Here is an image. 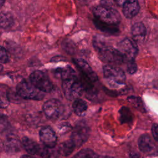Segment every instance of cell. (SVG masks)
Instances as JSON below:
<instances>
[{
	"mask_svg": "<svg viewBox=\"0 0 158 158\" xmlns=\"http://www.w3.org/2000/svg\"><path fill=\"white\" fill-rule=\"evenodd\" d=\"M7 106V102L4 99L0 98V108H5Z\"/></svg>",
	"mask_w": 158,
	"mask_h": 158,
	"instance_id": "28",
	"label": "cell"
},
{
	"mask_svg": "<svg viewBox=\"0 0 158 158\" xmlns=\"http://www.w3.org/2000/svg\"><path fill=\"white\" fill-rule=\"evenodd\" d=\"M14 23V19L11 14L7 12H0V27L8 28Z\"/></svg>",
	"mask_w": 158,
	"mask_h": 158,
	"instance_id": "21",
	"label": "cell"
},
{
	"mask_svg": "<svg viewBox=\"0 0 158 158\" xmlns=\"http://www.w3.org/2000/svg\"><path fill=\"white\" fill-rule=\"evenodd\" d=\"M5 0H0V8L2 7V6L3 5L4 2Z\"/></svg>",
	"mask_w": 158,
	"mask_h": 158,
	"instance_id": "30",
	"label": "cell"
},
{
	"mask_svg": "<svg viewBox=\"0 0 158 158\" xmlns=\"http://www.w3.org/2000/svg\"><path fill=\"white\" fill-rule=\"evenodd\" d=\"M4 148L7 152H16L20 150V143L14 136H8L4 143Z\"/></svg>",
	"mask_w": 158,
	"mask_h": 158,
	"instance_id": "16",
	"label": "cell"
},
{
	"mask_svg": "<svg viewBox=\"0 0 158 158\" xmlns=\"http://www.w3.org/2000/svg\"><path fill=\"white\" fill-rule=\"evenodd\" d=\"M127 62V72L130 74H133L134 73H135L137 70V65L135 62V60H129Z\"/></svg>",
	"mask_w": 158,
	"mask_h": 158,
	"instance_id": "26",
	"label": "cell"
},
{
	"mask_svg": "<svg viewBox=\"0 0 158 158\" xmlns=\"http://www.w3.org/2000/svg\"><path fill=\"white\" fill-rule=\"evenodd\" d=\"M128 101L136 109H138L141 112H145V107L144 106V103L143 101L141 99V98L131 96L128 98Z\"/></svg>",
	"mask_w": 158,
	"mask_h": 158,
	"instance_id": "22",
	"label": "cell"
},
{
	"mask_svg": "<svg viewBox=\"0 0 158 158\" xmlns=\"http://www.w3.org/2000/svg\"><path fill=\"white\" fill-rule=\"evenodd\" d=\"M151 131H152L153 138L155 139V141L157 142V123H154L152 125Z\"/></svg>",
	"mask_w": 158,
	"mask_h": 158,
	"instance_id": "27",
	"label": "cell"
},
{
	"mask_svg": "<svg viewBox=\"0 0 158 158\" xmlns=\"http://www.w3.org/2000/svg\"><path fill=\"white\" fill-rule=\"evenodd\" d=\"M94 46L102 61L112 65L120 64L124 62L123 57L118 49L107 46L101 39H94Z\"/></svg>",
	"mask_w": 158,
	"mask_h": 158,
	"instance_id": "1",
	"label": "cell"
},
{
	"mask_svg": "<svg viewBox=\"0 0 158 158\" xmlns=\"http://www.w3.org/2000/svg\"><path fill=\"white\" fill-rule=\"evenodd\" d=\"M119 112V120L122 123H131L133 120V115L129 108L123 106L120 108Z\"/></svg>",
	"mask_w": 158,
	"mask_h": 158,
	"instance_id": "19",
	"label": "cell"
},
{
	"mask_svg": "<svg viewBox=\"0 0 158 158\" xmlns=\"http://www.w3.org/2000/svg\"><path fill=\"white\" fill-rule=\"evenodd\" d=\"M131 35L134 41H143L146 35V29L144 25L141 22L134 23L131 27Z\"/></svg>",
	"mask_w": 158,
	"mask_h": 158,
	"instance_id": "15",
	"label": "cell"
},
{
	"mask_svg": "<svg viewBox=\"0 0 158 158\" xmlns=\"http://www.w3.org/2000/svg\"><path fill=\"white\" fill-rule=\"evenodd\" d=\"M126 0H114V1L119 6H122Z\"/></svg>",
	"mask_w": 158,
	"mask_h": 158,
	"instance_id": "29",
	"label": "cell"
},
{
	"mask_svg": "<svg viewBox=\"0 0 158 158\" xmlns=\"http://www.w3.org/2000/svg\"><path fill=\"white\" fill-rule=\"evenodd\" d=\"M138 146L141 152L148 154L157 153V148L149 135H142L138 139Z\"/></svg>",
	"mask_w": 158,
	"mask_h": 158,
	"instance_id": "12",
	"label": "cell"
},
{
	"mask_svg": "<svg viewBox=\"0 0 158 158\" xmlns=\"http://www.w3.org/2000/svg\"><path fill=\"white\" fill-rule=\"evenodd\" d=\"M16 90L17 94L23 99L41 100L44 97V92L35 86L30 81L22 80L17 85Z\"/></svg>",
	"mask_w": 158,
	"mask_h": 158,
	"instance_id": "5",
	"label": "cell"
},
{
	"mask_svg": "<svg viewBox=\"0 0 158 158\" xmlns=\"http://www.w3.org/2000/svg\"><path fill=\"white\" fill-rule=\"evenodd\" d=\"M30 81L35 86L44 93H49L53 88L52 83L48 75L40 70L34 71L31 73Z\"/></svg>",
	"mask_w": 158,
	"mask_h": 158,
	"instance_id": "6",
	"label": "cell"
},
{
	"mask_svg": "<svg viewBox=\"0 0 158 158\" xmlns=\"http://www.w3.org/2000/svg\"><path fill=\"white\" fill-rule=\"evenodd\" d=\"M43 109L48 118L56 119L62 114L64 107L60 101L56 99H51L44 102Z\"/></svg>",
	"mask_w": 158,
	"mask_h": 158,
	"instance_id": "9",
	"label": "cell"
},
{
	"mask_svg": "<svg viewBox=\"0 0 158 158\" xmlns=\"http://www.w3.org/2000/svg\"><path fill=\"white\" fill-rule=\"evenodd\" d=\"M75 146L73 141L70 139L65 141L60 144L59 147V154L63 156H67L72 153Z\"/></svg>",
	"mask_w": 158,
	"mask_h": 158,
	"instance_id": "20",
	"label": "cell"
},
{
	"mask_svg": "<svg viewBox=\"0 0 158 158\" xmlns=\"http://www.w3.org/2000/svg\"><path fill=\"white\" fill-rule=\"evenodd\" d=\"M103 73L107 83L112 87H117L125 83L126 77L124 72L115 65L110 64L104 65Z\"/></svg>",
	"mask_w": 158,
	"mask_h": 158,
	"instance_id": "3",
	"label": "cell"
},
{
	"mask_svg": "<svg viewBox=\"0 0 158 158\" xmlns=\"http://www.w3.org/2000/svg\"><path fill=\"white\" fill-rule=\"evenodd\" d=\"M89 136V128L83 122L77 123L75 126L72 135L71 140L74 143L75 148L80 147L88 139Z\"/></svg>",
	"mask_w": 158,
	"mask_h": 158,
	"instance_id": "8",
	"label": "cell"
},
{
	"mask_svg": "<svg viewBox=\"0 0 158 158\" xmlns=\"http://www.w3.org/2000/svg\"><path fill=\"white\" fill-rule=\"evenodd\" d=\"M55 75L57 77L61 78L63 80L76 77L75 70L70 66H65L62 68H58L54 71Z\"/></svg>",
	"mask_w": 158,
	"mask_h": 158,
	"instance_id": "17",
	"label": "cell"
},
{
	"mask_svg": "<svg viewBox=\"0 0 158 158\" xmlns=\"http://www.w3.org/2000/svg\"><path fill=\"white\" fill-rule=\"evenodd\" d=\"M75 157L86 158V157H98L99 156L95 153L93 150L89 149H83L79 151L74 156Z\"/></svg>",
	"mask_w": 158,
	"mask_h": 158,
	"instance_id": "23",
	"label": "cell"
},
{
	"mask_svg": "<svg viewBox=\"0 0 158 158\" xmlns=\"http://www.w3.org/2000/svg\"><path fill=\"white\" fill-rule=\"evenodd\" d=\"M122 6L123 14L128 19L134 17L139 12V4L138 0H126Z\"/></svg>",
	"mask_w": 158,
	"mask_h": 158,
	"instance_id": "14",
	"label": "cell"
},
{
	"mask_svg": "<svg viewBox=\"0 0 158 158\" xmlns=\"http://www.w3.org/2000/svg\"><path fill=\"white\" fill-rule=\"evenodd\" d=\"M117 47V49L123 57L124 62L135 60L138 52V48L135 41L129 38H125L120 41Z\"/></svg>",
	"mask_w": 158,
	"mask_h": 158,
	"instance_id": "7",
	"label": "cell"
},
{
	"mask_svg": "<svg viewBox=\"0 0 158 158\" xmlns=\"http://www.w3.org/2000/svg\"><path fill=\"white\" fill-rule=\"evenodd\" d=\"M62 89L67 99L75 100L82 95L84 88L81 82L76 77H74L64 80Z\"/></svg>",
	"mask_w": 158,
	"mask_h": 158,
	"instance_id": "4",
	"label": "cell"
},
{
	"mask_svg": "<svg viewBox=\"0 0 158 158\" xmlns=\"http://www.w3.org/2000/svg\"><path fill=\"white\" fill-rule=\"evenodd\" d=\"M72 107L74 112L79 116H83L88 109L87 103L79 98L75 99Z\"/></svg>",
	"mask_w": 158,
	"mask_h": 158,
	"instance_id": "18",
	"label": "cell"
},
{
	"mask_svg": "<svg viewBox=\"0 0 158 158\" xmlns=\"http://www.w3.org/2000/svg\"><path fill=\"white\" fill-rule=\"evenodd\" d=\"M9 60V55L7 50L2 46H0V63L6 64Z\"/></svg>",
	"mask_w": 158,
	"mask_h": 158,
	"instance_id": "25",
	"label": "cell"
},
{
	"mask_svg": "<svg viewBox=\"0 0 158 158\" xmlns=\"http://www.w3.org/2000/svg\"><path fill=\"white\" fill-rule=\"evenodd\" d=\"M73 62L82 73V75L91 82H94L98 80V76L93 70L89 65L81 59H75Z\"/></svg>",
	"mask_w": 158,
	"mask_h": 158,
	"instance_id": "13",
	"label": "cell"
},
{
	"mask_svg": "<svg viewBox=\"0 0 158 158\" xmlns=\"http://www.w3.org/2000/svg\"><path fill=\"white\" fill-rule=\"evenodd\" d=\"M40 139L44 146L49 148H53L57 143V138L56 133L50 127L42 128L39 133Z\"/></svg>",
	"mask_w": 158,
	"mask_h": 158,
	"instance_id": "11",
	"label": "cell"
},
{
	"mask_svg": "<svg viewBox=\"0 0 158 158\" xmlns=\"http://www.w3.org/2000/svg\"><path fill=\"white\" fill-rule=\"evenodd\" d=\"M95 23L104 25L117 27L121 20L118 11L110 7L104 5L96 7L93 10Z\"/></svg>",
	"mask_w": 158,
	"mask_h": 158,
	"instance_id": "2",
	"label": "cell"
},
{
	"mask_svg": "<svg viewBox=\"0 0 158 158\" xmlns=\"http://www.w3.org/2000/svg\"><path fill=\"white\" fill-rule=\"evenodd\" d=\"M9 127V122L7 117L2 114H0V133L6 131Z\"/></svg>",
	"mask_w": 158,
	"mask_h": 158,
	"instance_id": "24",
	"label": "cell"
},
{
	"mask_svg": "<svg viewBox=\"0 0 158 158\" xmlns=\"http://www.w3.org/2000/svg\"><path fill=\"white\" fill-rule=\"evenodd\" d=\"M22 146L26 151L32 155H39L42 157H50L51 154L48 150L49 148L42 147L36 141L28 137L22 138Z\"/></svg>",
	"mask_w": 158,
	"mask_h": 158,
	"instance_id": "10",
	"label": "cell"
}]
</instances>
